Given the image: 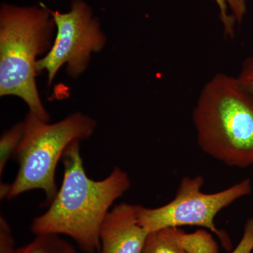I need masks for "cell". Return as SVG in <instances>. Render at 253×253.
<instances>
[{
  "label": "cell",
  "mask_w": 253,
  "mask_h": 253,
  "mask_svg": "<svg viewBox=\"0 0 253 253\" xmlns=\"http://www.w3.org/2000/svg\"><path fill=\"white\" fill-rule=\"evenodd\" d=\"M50 11L56 24V38L46 56L36 63L37 73H47L49 85L64 64L70 76L81 75L87 67L91 54L101 51L106 44L99 20L83 0H74L68 12Z\"/></svg>",
  "instance_id": "obj_6"
},
{
  "label": "cell",
  "mask_w": 253,
  "mask_h": 253,
  "mask_svg": "<svg viewBox=\"0 0 253 253\" xmlns=\"http://www.w3.org/2000/svg\"><path fill=\"white\" fill-rule=\"evenodd\" d=\"M24 131L23 121L5 131L0 139V176H2L8 161L14 157Z\"/></svg>",
  "instance_id": "obj_12"
},
{
  "label": "cell",
  "mask_w": 253,
  "mask_h": 253,
  "mask_svg": "<svg viewBox=\"0 0 253 253\" xmlns=\"http://www.w3.org/2000/svg\"><path fill=\"white\" fill-rule=\"evenodd\" d=\"M219 8V18L225 36H235V26L242 22L247 13L246 0H214Z\"/></svg>",
  "instance_id": "obj_11"
},
{
  "label": "cell",
  "mask_w": 253,
  "mask_h": 253,
  "mask_svg": "<svg viewBox=\"0 0 253 253\" xmlns=\"http://www.w3.org/2000/svg\"><path fill=\"white\" fill-rule=\"evenodd\" d=\"M80 143H73L65 153L61 187L30 229L36 236H67L84 253H99L101 224L113 204L131 187L130 178L116 167L101 180L91 179L84 169Z\"/></svg>",
  "instance_id": "obj_1"
},
{
  "label": "cell",
  "mask_w": 253,
  "mask_h": 253,
  "mask_svg": "<svg viewBox=\"0 0 253 253\" xmlns=\"http://www.w3.org/2000/svg\"><path fill=\"white\" fill-rule=\"evenodd\" d=\"M10 190V184H5V183L1 182V186H0V199H7L8 194H9Z\"/></svg>",
  "instance_id": "obj_16"
},
{
  "label": "cell",
  "mask_w": 253,
  "mask_h": 253,
  "mask_svg": "<svg viewBox=\"0 0 253 253\" xmlns=\"http://www.w3.org/2000/svg\"><path fill=\"white\" fill-rule=\"evenodd\" d=\"M253 251V218H249L244 225V233L239 244L231 253H252Z\"/></svg>",
  "instance_id": "obj_15"
},
{
  "label": "cell",
  "mask_w": 253,
  "mask_h": 253,
  "mask_svg": "<svg viewBox=\"0 0 253 253\" xmlns=\"http://www.w3.org/2000/svg\"><path fill=\"white\" fill-rule=\"evenodd\" d=\"M202 175L184 176L172 201L158 208L139 206L138 217L141 226L149 234L166 228L201 226L215 234L226 250L231 249L230 238L218 229L216 216L224 208L252 193V181L244 179L227 189L207 194L202 191Z\"/></svg>",
  "instance_id": "obj_5"
},
{
  "label": "cell",
  "mask_w": 253,
  "mask_h": 253,
  "mask_svg": "<svg viewBox=\"0 0 253 253\" xmlns=\"http://www.w3.org/2000/svg\"><path fill=\"white\" fill-rule=\"evenodd\" d=\"M238 81L245 90L253 97V56L246 58L238 75Z\"/></svg>",
  "instance_id": "obj_14"
},
{
  "label": "cell",
  "mask_w": 253,
  "mask_h": 253,
  "mask_svg": "<svg viewBox=\"0 0 253 253\" xmlns=\"http://www.w3.org/2000/svg\"><path fill=\"white\" fill-rule=\"evenodd\" d=\"M192 119L205 154L230 167L253 166V97L236 77L214 75L201 89Z\"/></svg>",
  "instance_id": "obj_2"
},
{
  "label": "cell",
  "mask_w": 253,
  "mask_h": 253,
  "mask_svg": "<svg viewBox=\"0 0 253 253\" xmlns=\"http://www.w3.org/2000/svg\"><path fill=\"white\" fill-rule=\"evenodd\" d=\"M23 123V138L14 156L18 172L10 184L6 199L39 189L44 191L46 204H49L59 190L55 176L60 160L73 143L93 135L96 122L85 114L75 113L51 124L29 112Z\"/></svg>",
  "instance_id": "obj_4"
},
{
  "label": "cell",
  "mask_w": 253,
  "mask_h": 253,
  "mask_svg": "<svg viewBox=\"0 0 253 253\" xmlns=\"http://www.w3.org/2000/svg\"><path fill=\"white\" fill-rule=\"evenodd\" d=\"M139 205L122 203L111 208L99 231V253H142L149 233L141 226Z\"/></svg>",
  "instance_id": "obj_7"
},
{
  "label": "cell",
  "mask_w": 253,
  "mask_h": 253,
  "mask_svg": "<svg viewBox=\"0 0 253 253\" xmlns=\"http://www.w3.org/2000/svg\"><path fill=\"white\" fill-rule=\"evenodd\" d=\"M177 239L188 253H219L217 241L206 229H199L188 234L178 228Z\"/></svg>",
  "instance_id": "obj_10"
},
{
  "label": "cell",
  "mask_w": 253,
  "mask_h": 253,
  "mask_svg": "<svg viewBox=\"0 0 253 253\" xmlns=\"http://www.w3.org/2000/svg\"><path fill=\"white\" fill-rule=\"evenodd\" d=\"M12 231L4 216H0V253H12L16 249Z\"/></svg>",
  "instance_id": "obj_13"
},
{
  "label": "cell",
  "mask_w": 253,
  "mask_h": 253,
  "mask_svg": "<svg viewBox=\"0 0 253 253\" xmlns=\"http://www.w3.org/2000/svg\"><path fill=\"white\" fill-rule=\"evenodd\" d=\"M56 28L49 8L1 4L0 8V96L21 98L30 111L45 122L44 109L36 86L37 57L51 44Z\"/></svg>",
  "instance_id": "obj_3"
},
{
  "label": "cell",
  "mask_w": 253,
  "mask_h": 253,
  "mask_svg": "<svg viewBox=\"0 0 253 253\" xmlns=\"http://www.w3.org/2000/svg\"><path fill=\"white\" fill-rule=\"evenodd\" d=\"M177 229L166 228L150 233L142 253H188L178 241Z\"/></svg>",
  "instance_id": "obj_9"
},
{
  "label": "cell",
  "mask_w": 253,
  "mask_h": 253,
  "mask_svg": "<svg viewBox=\"0 0 253 253\" xmlns=\"http://www.w3.org/2000/svg\"><path fill=\"white\" fill-rule=\"evenodd\" d=\"M12 253H78L74 246L61 236L36 235L28 244L16 248Z\"/></svg>",
  "instance_id": "obj_8"
}]
</instances>
